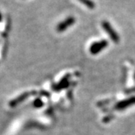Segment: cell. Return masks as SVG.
<instances>
[{
  "label": "cell",
  "instance_id": "8992f818",
  "mask_svg": "<svg viewBox=\"0 0 135 135\" xmlns=\"http://www.w3.org/2000/svg\"><path fill=\"white\" fill-rule=\"evenodd\" d=\"M68 78H69V76H66V77H64L62 80L59 82L58 85L56 86L55 89L56 90H59V89H62L63 88H65L68 84Z\"/></svg>",
  "mask_w": 135,
  "mask_h": 135
},
{
  "label": "cell",
  "instance_id": "5b68a950",
  "mask_svg": "<svg viewBox=\"0 0 135 135\" xmlns=\"http://www.w3.org/2000/svg\"><path fill=\"white\" fill-rule=\"evenodd\" d=\"M32 94L31 92H25V93H23L22 95H20V96H18L17 98H16L15 99H14L13 101H11L9 103V105L11 107H15L17 106L19 104H20L21 102L24 101L28 97H29L30 95H32Z\"/></svg>",
  "mask_w": 135,
  "mask_h": 135
},
{
  "label": "cell",
  "instance_id": "52a82bcc",
  "mask_svg": "<svg viewBox=\"0 0 135 135\" xmlns=\"http://www.w3.org/2000/svg\"><path fill=\"white\" fill-rule=\"evenodd\" d=\"M81 3H83V5H85L87 8H90V9H93L95 7V2L92 1V0H79Z\"/></svg>",
  "mask_w": 135,
  "mask_h": 135
},
{
  "label": "cell",
  "instance_id": "277c9868",
  "mask_svg": "<svg viewBox=\"0 0 135 135\" xmlns=\"http://www.w3.org/2000/svg\"><path fill=\"white\" fill-rule=\"evenodd\" d=\"M135 104V96H132L127 98L126 100L121 101L119 102H118L115 106V109L119 110H122L126 109L128 107H129L131 106H133Z\"/></svg>",
  "mask_w": 135,
  "mask_h": 135
},
{
  "label": "cell",
  "instance_id": "ba28073f",
  "mask_svg": "<svg viewBox=\"0 0 135 135\" xmlns=\"http://www.w3.org/2000/svg\"><path fill=\"white\" fill-rule=\"evenodd\" d=\"M34 105L36 107H41L43 105V102L38 98V99H37L36 101L34 102Z\"/></svg>",
  "mask_w": 135,
  "mask_h": 135
},
{
  "label": "cell",
  "instance_id": "6da1fadb",
  "mask_svg": "<svg viewBox=\"0 0 135 135\" xmlns=\"http://www.w3.org/2000/svg\"><path fill=\"white\" fill-rule=\"evenodd\" d=\"M101 26H102V28L106 32L107 34L110 36V38L111 40L113 42L118 43L119 41V35L115 31V29L113 28V26H111L109 22L104 20V21H103L101 23Z\"/></svg>",
  "mask_w": 135,
  "mask_h": 135
},
{
  "label": "cell",
  "instance_id": "9c48e42d",
  "mask_svg": "<svg viewBox=\"0 0 135 135\" xmlns=\"http://www.w3.org/2000/svg\"><path fill=\"white\" fill-rule=\"evenodd\" d=\"M2 19V14L0 13V22H1V20Z\"/></svg>",
  "mask_w": 135,
  "mask_h": 135
},
{
  "label": "cell",
  "instance_id": "3957f363",
  "mask_svg": "<svg viewBox=\"0 0 135 135\" xmlns=\"http://www.w3.org/2000/svg\"><path fill=\"white\" fill-rule=\"evenodd\" d=\"M76 20L74 17H68L65 20H64L62 22L59 23L56 26V30L59 32H64L65 30L68 29L70 26H71L75 23Z\"/></svg>",
  "mask_w": 135,
  "mask_h": 135
},
{
  "label": "cell",
  "instance_id": "7a4b0ae2",
  "mask_svg": "<svg viewBox=\"0 0 135 135\" xmlns=\"http://www.w3.org/2000/svg\"><path fill=\"white\" fill-rule=\"evenodd\" d=\"M108 45V42L106 40H101L97 42H94L89 47V52L92 55H95L101 52L104 48H106Z\"/></svg>",
  "mask_w": 135,
  "mask_h": 135
}]
</instances>
